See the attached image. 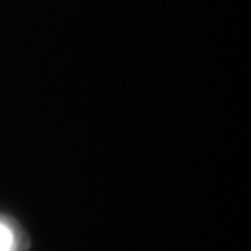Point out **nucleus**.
<instances>
[{"mask_svg":"<svg viewBox=\"0 0 251 251\" xmlns=\"http://www.w3.org/2000/svg\"><path fill=\"white\" fill-rule=\"evenodd\" d=\"M11 244H13L11 231L4 224H0V251H9L11 250Z\"/></svg>","mask_w":251,"mask_h":251,"instance_id":"nucleus-1","label":"nucleus"}]
</instances>
